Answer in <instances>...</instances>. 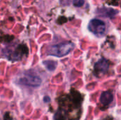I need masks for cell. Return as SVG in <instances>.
Wrapping results in <instances>:
<instances>
[{
	"label": "cell",
	"mask_w": 121,
	"mask_h": 120,
	"mask_svg": "<svg viewBox=\"0 0 121 120\" xmlns=\"http://www.w3.org/2000/svg\"><path fill=\"white\" fill-rule=\"evenodd\" d=\"M74 47V45L71 42L59 43L50 47L48 50V54L51 56L62 57L68 54Z\"/></svg>",
	"instance_id": "6da1fadb"
},
{
	"label": "cell",
	"mask_w": 121,
	"mask_h": 120,
	"mask_svg": "<svg viewBox=\"0 0 121 120\" xmlns=\"http://www.w3.org/2000/svg\"><path fill=\"white\" fill-rule=\"evenodd\" d=\"M113 100V95L110 91H104L101 93L100 97V102L104 106L109 105Z\"/></svg>",
	"instance_id": "5b68a950"
},
{
	"label": "cell",
	"mask_w": 121,
	"mask_h": 120,
	"mask_svg": "<svg viewBox=\"0 0 121 120\" xmlns=\"http://www.w3.org/2000/svg\"><path fill=\"white\" fill-rule=\"evenodd\" d=\"M43 64L46 66V68L49 70V71H54L56 68L57 66V62L55 61H50V60H48V61H45L43 62Z\"/></svg>",
	"instance_id": "8992f818"
},
{
	"label": "cell",
	"mask_w": 121,
	"mask_h": 120,
	"mask_svg": "<svg viewBox=\"0 0 121 120\" xmlns=\"http://www.w3.org/2000/svg\"><path fill=\"white\" fill-rule=\"evenodd\" d=\"M20 83L28 86L38 87L41 84L42 80L37 74L31 73V71H28L24 74L23 77L20 79Z\"/></svg>",
	"instance_id": "7a4b0ae2"
},
{
	"label": "cell",
	"mask_w": 121,
	"mask_h": 120,
	"mask_svg": "<svg viewBox=\"0 0 121 120\" xmlns=\"http://www.w3.org/2000/svg\"><path fill=\"white\" fill-rule=\"evenodd\" d=\"M60 4L62 5H64V6H67V5H69L71 0H60Z\"/></svg>",
	"instance_id": "ba28073f"
},
{
	"label": "cell",
	"mask_w": 121,
	"mask_h": 120,
	"mask_svg": "<svg viewBox=\"0 0 121 120\" xmlns=\"http://www.w3.org/2000/svg\"><path fill=\"white\" fill-rule=\"evenodd\" d=\"M88 28L94 35L100 36L104 35L106 31V24L99 19H93L89 22Z\"/></svg>",
	"instance_id": "3957f363"
},
{
	"label": "cell",
	"mask_w": 121,
	"mask_h": 120,
	"mask_svg": "<svg viewBox=\"0 0 121 120\" xmlns=\"http://www.w3.org/2000/svg\"><path fill=\"white\" fill-rule=\"evenodd\" d=\"M4 120H11V118L9 117V115L8 114H6V115H4Z\"/></svg>",
	"instance_id": "9c48e42d"
},
{
	"label": "cell",
	"mask_w": 121,
	"mask_h": 120,
	"mask_svg": "<svg viewBox=\"0 0 121 120\" xmlns=\"http://www.w3.org/2000/svg\"><path fill=\"white\" fill-rule=\"evenodd\" d=\"M84 4V0H73V4L76 7L82 6Z\"/></svg>",
	"instance_id": "52a82bcc"
},
{
	"label": "cell",
	"mask_w": 121,
	"mask_h": 120,
	"mask_svg": "<svg viewBox=\"0 0 121 120\" xmlns=\"http://www.w3.org/2000/svg\"><path fill=\"white\" fill-rule=\"evenodd\" d=\"M108 67L109 63L108 60L104 58H102L94 64V73L97 76L99 77L105 74L108 71Z\"/></svg>",
	"instance_id": "277c9868"
}]
</instances>
